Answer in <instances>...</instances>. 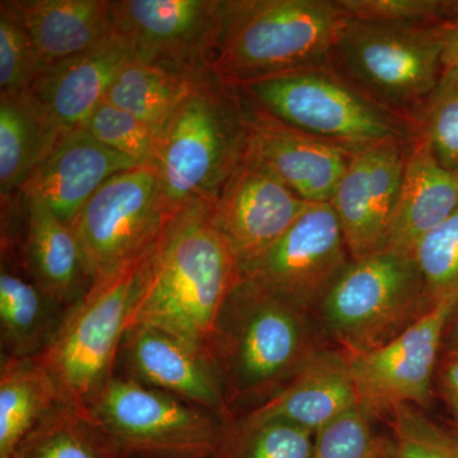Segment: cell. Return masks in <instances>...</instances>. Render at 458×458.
<instances>
[{
  "label": "cell",
  "mask_w": 458,
  "mask_h": 458,
  "mask_svg": "<svg viewBox=\"0 0 458 458\" xmlns=\"http://www.w3.org/2000/svg\"><path fill=\"white\" fill-rule=\"evenodd\" d=\"M12 458H122L98 428L68 406H57L26 437Z\"/></svg>",
  "instance_id": "cell-28"
},
{
  "label": "cell",
  "mask_w": 458,
  "mask_h": 458,
  "mask_svg": "<svg viewBox=\"0 0 458 458\" xmlns=\"http://www.w3.org/2000/svg\"><path fill=\"white\" fill-rule=\"evenodd\" d=\"M135 165H140L99 143L86 129L66 131L21 195L40 199L71 227L84 204L105 182Z\"/></svg>",
  "instance_id": "cell-18"
},
{
  "label": "cell",
  "mask_w": 458,
  "mask_h": 458,
  "mask_svg": "<svg viewBox=\"0 0 458 458\" xmlns=\"http://www.w3.org/2000/svg\"><path fill=\"white\" fill-rule=\"evenodd\" d=\"M219 0H114V35L134 59L194 77L209 71Z\"/></svg>",
  "instance_id": "cell-13"
},
{
  "label": "cell",
  "mask_w": 458,
  "mask_h": 458,
  "mask_svg": "<svg viewBox=\"0 0 458 458\" xmlns=\"http://www.w3.org/2000/svg\"><path fill=\"white\" fill-rule=\"evenodd\" d=\"M68 310L38 288L16 250L2 245L0 339L2 357L38 358L49 345Z\"/></svg>",
  "instance_id": "cell-25"
},
{
  "label": "cell",
  "mask_w": 458,
  "mask_h": 458,
  "mask_svg": "<svg viewBox=\"0 0 458 458\" xmlns=\"http://www.w3.org/2000/svg\"><path fill=\"white\" fill-rule=\"evenodd\" d=\"M249 149L245 104L237 87L212 72L192 78L158 135L155 165L165 212L212 207Z\"/></svg>",
  "instance_id": "cell-3"
},
{
  "label": "cell",
  "mask_w": 458,
  "mask_h": 458,
  "mask_svg": "<svg viewBox=\"0 0 458 458\" xmlns=\"http://www.w3.org/2000/svg\"><path fill=\"white\" fill-rule=\"evenodd\" d=\"M458 209V174L443 167L421 134L410 144L385 250L412 256L418 243Z\"/></svg>",
  "instance_id": "cell-22"
},
{
  "label": "cell",
  "mask_w": 458,
  "mask_h": 458,
  "mask_svg": "<svg viewBox=\"0 0 458 458\" xmlns=\"http://www.w3.org/2000/svg\"><path fill=\"white\" fill-rule=\"evenodd\" d=\"M23 234L21 264L44 293L64 309L74 306L89 292V274L73 231L51 212L44 201L21 195Z\"/></svg>",
  "instance_id": "cell-21"
},
{
  "label": "cell",
  "mask_w": 458,
  "mask_h": 458,
  "mask_svg": "<svg viewBox=\"0 0 458 458\" xmlns=\"http://www.w3.org/2000/svg\"><path fill=\"white\" fill-rule=\"evenodd\" d=\"M66 131L31 89L0 95L2 207L14 203Z\"/></svg>",
  "instance_id": "cell-24"
},
{
  "label": "cell",
  "mask_w": 458,
  "mask_h": 458,
  "mask_svg": "<svg viewBox=\"0 0 458 458\" xmlns=\"http://www.w3.org/2000/svg\"><path fill=\"white\" fill-rule=\"evenodd\" d=\"M132 59L128 45L113 35L45 69L30 89L64 131H73L82 128L106 98L114 78Z\"/></svg>",
  "instance_id": "cell-19"
},
{
  "label": "cell",
  "mask_w": 458,
  "mask_h": 458,
  "mask_svg": "<svg viewBox=\"0 0 458 458\" xmlns=\"http://www.w3.org/2000/svg\"><path fill=\"white\" fill-rule=\"evenodd\" d=\"M194 77L132 59L114 78L105 99L146 123L158 140Z\"/></svg>",
  "instance_id": "cell-27"
},
{
  "label": "cell",
  "mask_w": 458,
  "mask_h": 458,
  "mask_svg": "<svg viewBox=\"0 0 458 458\" xmlns=\"http://www.w3.org/2000/svg\"><path fill=\"white\" fill-rule=\"evenodd\" d=\"M311 205L247 149L209 214L214 227L243 267L276 243Z\"/></svg>",
  "instance_id": "cell-14"
},
{
  "label": "cell",
  "mask_w": 458,
  "mask_h": 458,
  "mask_svg": "<svg viewBox=\"0 0 458 458\" xmlns=\"http://www.w3.org/2000/svg\"><path fill=\"white\" fill-rule=\"evenodd\" d=\"M209 208L192 205L171 216L148 259L126 327L158 328L207 360L223 309L242 278Z\"/></svg>",
  "instance_id": "cell-1"
},
{
  "label": "cell",
  "mask_w": 458,
  "mask_h": 458,
  "mask_svg": "<svg viewBox=\"0 0 458 458\" xmlns=\"http://www.w3.org/2000/svg\"><path fill=\"white\" fill-rule=\"evenodd\" d=\"M322 348L311 312L241 278L216 324L208 360L231 409L269 400Z\"/></svg>",
  "instance_id": "cell-2"
},
{
  "label": "cell",
  "mask_w": 458,
  "mask_h": 458,
  "mask_svg": "<svg viewBox=\"0 0 458 458\" xmlns=\"http://www.w3.org/2000/svg\"><path fill=\"white\" fill-rule=\"evenodd\" d=\"M442 26L344 16L327 69L370 104L419 132L421 117L445 72Z\"/></svg>",
  "instance_id": "cell-5"
},
{
  "label": "cell",
  "mask_w": 458,
  "mask_h": 458,
  "mask_svg": "<svg viewBox=\"0 0 458 458\" xmlns=\"http://www.w3.org/2000/svg\"><path fill=\"white\" fill-rule=\"evenodd\" d=\"M386 458H458V438L426 417L420 408L401 405L391 412Z\"/></svg>",
  "instance_id": "cell-31"
},
{
  "label": "cell",
  "mask_w": 458,
  "mask_h": 458,
  "mask_svg": "<svg viewBox=\"0 0 458 458\" xmlns=\"http://www.w3.org/2000/svg\"><path fill=\"white\" fill-rule=\"evenodd\" d=\"M83 417L122 458H216L227 426L212 411L117 375Z\"/></svg>",
  "instance_id": "cell-8"
},
{
  "label": "cell",
  "mask_w": 458,
  "mask_h": 458,
  "mask_svg": "<svg viewBox=\"0 0 458 458\" xmlns=\"http://www.w3.org/2000/svg\"><path fill=\"white\" fill-rule=\"evenodd\" d=\"M433 309L412 256L352 259L316 311L325 335L346 354L381 348Z\"/></svg>",
  "instance_id": "cell-7"
},
{
  "label": "cell",
  "mask_w": 458,
  "mask_h": 458,
  "mask_svg": "<svg viewBox=\"0 0 458 458\" xmlns=\"http://www.w3.org/2000/svg\"><path fill=\"white\" fill-rule=\"evenodd\" d=\"M419 134L432 148L437 161L458 174V71L445 69L426 108Z\"/></svg>",
  "instance_id": "cell-36"
},
{
  "label": "cell",
  "mask_w": 458,
  "mask_h": 458,
  "mask_svg": "<svg viewBox=\"0 0 458 458\" xmlns=\"http://www.w3.org/2000/svg\"><path fill=\"white\" fill-rule=\"evenodd\" d=\"M412 140H387L354 153L340 177L328 204L352 259L384 251Z\"/></svg>",
  "instance_id": "cell-15"
},
{
  "label": "cell",
  "mask_w": 458,
  "mask_h": 458,
  "mask_svg": "<svg viewBox=\"0 0 458 458\" xmlns=\"http://www.w3.org/2000/svg\"><path fill=\"white\" fill-rule=\"evenodd\" d=\"M438 376L443 397L458 428V352H443Z\"/></svg>",
  "instance_id": "cell-37"
},
{
  "label": "cell",
  "mask_w": 458,
  "mask_h": 458,
  "mask_svg": "<svg viewBox=\"0 0 458 458\" xmlns=\"http://www.w3.org/2000/svg\"><path fill=\"white\" fill-rule=\"evenodd\" d=\"M40 71L25 21L14 0L0 2V95L31 87Z\"/></svg>",
  "instance_id": "cell-32"
},
{
  "label": "cell",
  "mask_w": 458,
  "mask_h": 458,
  "mask_svg": "<svg viewBox=\"0 0 458 458\" xmlns=\"http://www.w3.org/2000/svg\"><path fill=\"white\" fill-rule=\"evenodd\" d=\"M360 406L345 352L322 348L269 400L250 410V419H283L316 434Z\"/></svg>",
  "instance_id": "cell-20"
},
{
  "label": "cell",
  "mask_w": 458,
  "mask_h": 458,
  "mask_svg": "<svg viewBox=\"0 0 458 458\" xmlns=\"http://www.w3.org/2000/svg\"><path fill=\"white\" fill-rule=\"evenodd\" d=\"M240 92L249 126L250 155L307 203H330L354 153L286 125Z\"/></svg>",
  "instance_id": "cell-16"
},
{
  "label": "cell",
  "mask_w": 458,
  "mask_h": 458,
  "mask_svg": "<svg viewBox=\"0 0 458 458\" xmlns=\"http://www.w3.org/2000/svg\"><path fill=\"white\" fill-rule=\"evenodd\" d=\"M119 358L126 377L233 420L218 377L209 361L182 340L158 328L126 330Z\"/></svg>",
  "instance_id": "cell-17"
},
{
  "label": "cell",
  "mask_w": 458,
  "mask_h": 458,
  "mask_svg": "<svg viewBox=\"0 0 458 458\" xmlns=\"http://www.w3.org/2000/svg\"><path fill=\"white\" fill-rule=\"evenodd\" d=\"M360 406L315 434L311 458H386L388 441L379 438Z\"/></svg>",
  "instance_id": "cell-35"
},
{
  "label": "cell",
  "mask_w": 458,
  "mask_h": 458,
  "mask_svg": "<svg viewBox=\"0 0 458 458\" xmlns=\"http://www.w3.org/2000/svg\"><path fill=\"white\" fill-rule=\"evenodd\" d=\"M170 218L155 165H135L111 177L71 225L90 282L149 254Z\"/></svg>",
  "instance_id": "cell-10"
},
{
  "label": "cell",
  "mask_w": 458,
  "mask_h": 458,
  "mask_svg": "<svg viewBox=\"0 0 458 458\" xmlns=\"http://www.w3.org/2000/svg\"><path fill=\"white\" fill-rule=\"evenodd\" d=\"M432 306L458 295V209L433 229L414 251Z\"/></svg>",
  "instance_id": "cell-30"
},
{
  "label": "cell",
  "mask_w": 458,
  "mask_h": 458,
  "mask_svg": "<svg viewBox=\"0 0 458 458\" xmlns=\"http://www.w3.org/2000/svg\"><path fill=\"white\" fill-rule=\"evenodd\" d=\"M450 69H456V71H458V68H450Z\"/></svg>",
  "instance_id": "cell-40"
},
{
  "label": "cell",
  "mask_w": 458,
  "mask_h": 458,
  "mask_svg": "<svg viewBox=\"0 0 458 458\" xmlns=\"http://www.w3.org/2000/svg\"><path fill=\"white\" fill-rule=\"evenodd\" d=\"M150 252L95 280L66 311L49 345L35 358L53 378L63 405L80 414L86 415L116 375L120 348Z\"/></svg>",
  "instance_id": "cell-6"
},
{
  "label": "cell",
  "mask_w": 458,
  "mask_h": 458,
  "mask_svg": "<svg viewBox=\"0 0 458 458\" xmlns=\"http://www.w3.org/2000/svg\"><path fill=\"white\" fill-rule=\"evenodd\" d=\"M315 434L283 419L234 418L216 458H311Z\"/></svg>",
  "instance_id": "cell-29"
},
{
  "label": "cell",
  "mask_w": 458,
  "mask_h": 458,
  "mask_svg": "<svg viewBox=\"0 0 458 458\" xmlns=\"http://www.w3.org/2000/svg\"><path fill=\"white\" fill-rule=\"evenodd\" d=\"M442 40L445 69L458 68V20L442 26Z\"/></svg>",
  "instance_id": "cell-38"
},
{
  "label": "cell",
  "mask_w": 458,
  "mask_h": 458,
  "mask_svg": "<svg viewBox=\"0 0 458 458\" xmlns=\"http://www.w3.org/2000/svg\"><path fill=\"white\" fill-rule=\"evenodd\" d=\"M346 18L411 26H442L458 20L454 0H335Z\"/></svg>",
  "instance_id": "cell-34"
},
{
  "label": "cell",
  "mask_w": 458,
  "mask_h": 458,
  "mask_svg": "<svg viewBox=\"0 0 458 458\" xmlns=\"http://www.w3.org/2000/svg\"><path fill=\"white\" fill-rule=\"evenodd\" d=\"M457 297L434 306L412 327L381 348L348 355L360 406L370 418L401 405L426 408Z\"/></svg>",
  "instance_id": "cell-12"
},
{
  "label": "cell",
  "mask_w": 458,
  "mask_h": 458,
  "mask_svg": "<svg viewBox=\"0 0 458 458\" xmlns=\"http://www.w3.org/2000/svg\"><path fill=\"white\" fill-rule=\"evenodd\" d=\"M352 260L328 203L312 204L269 249L241 267L242 278L311 312Z\"/></svg>",
  "instance_id": "cell-11"
},
{
  "label": "cell",
  "mask_w": 458,
  "mask_h": 458,
  "mask_svg": "<svg viewBox=\"0 0 458 458\" xmlns=\"http://www.w3.org/2000/svg\"><path fill=\"white\" fill-rule=\"evenodd\" d=\"M343 20L335 0H219L210 72L243 87L327 68Z\"/></svg>",
  "instance_id": "cell-4"
},
{
  "label": "cell",
  "mask_w": 458,
  "mask_h": 458,
  "mask_svg": "<svg viewBox=\"0 0 458 458\" xmlns=\"http://www.w3.org/2000/svg\"><path fill=\"white\" fill-rule=\"evenodd\" d=\"M14 2L31 38L40 73L114 35V0Z\"/></svg>",
  "instance_id": "cell-23"
},
{
  "label": "cell",
  "mask_w": 458,
  "mask_h": 458,
  "mask_svg": "<svg viewBox=\"0 0 458 458\" xmlns=\"http://www.w3.org/2000/svg\"><path fill=\"white\" fill-rule=\"evenodd\" d=\"M60 405L53 378L35 358L2 357L0 458H12L26 437Z\"/></svg>",
  "instance_id": "cell-26"
},
{
  "label": "cell",
  "mask_w": 458,
  "mask_h": 458,
  "mask_svg": "<svg viewBox=\"0 0 458 458\" xmlns=\"http://www.w3.org/2000/svg\"><path fill=\"white\" fill-rule=\"evenodd\" d=\"M443 352H458V306L445 330Z\"/></svg>",
  "instance_id": "cell-39"
},
{
  "label": "cell",
  "mask_w": 458,
  "mask_h": 458,
  "mask_svg": "<svg viewBox=\"0 0 458 458\" xmlns=\"http://www.w3.org/2000/svg\"><path fill=\"white\" fill-rule=\"evenodd\" d=\"M280 122L346 152L384 141L409 140L419 132L376 107L327 68L307 69L237 87Z\"/></svg>",
  "instance_id": "cell-9"
},
{
  "label": "cell",
  "mask_w": 458,
  "mask_h": 458,
  "mask_svg": "<svg viewBox=\"0 0 458 458\" xmlns=\"http://www.w3.org/2000/svg\"><path fill=\"white\" fill-rule=\"evenodd\" d=\"M99 143L129 157L137 165L152 164L157 135L146 123L106 99L82 126Z\"/></svg>",
  "instance_id": "cell-33"
}]
</instances>
